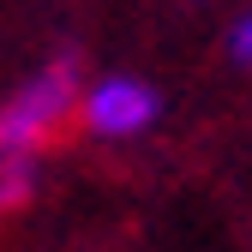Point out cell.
<instances>
[{"mask_svg":"<svg viewBox=\"0 0 252 252\" xmlns=\"http://www.w3.org/2000/svg\"><path fill=\"white\" fill-rule=\"evenodd\" d=\"M84 96V72H78V54H60L48 60L42 72H30L6 102H0V144H12V150H48L60 138V126L72 120Z\"/></svg>","mask_w":252,"mask_h":252,"instance_id":"obj_1","label":"cell"},{"mask_svg":"<svg viewBox=\"0 0 252 252\" xmlns=\"http://www.w3.org/2000/svg\"><path fill=\"white\" fill-rule=\"evenodd\" d=\"M78 114L96 138H138L156 126V114H162V96L144 84V78H126V72H108L96 84H84L78 96Z\"/></svg>","mask_w":252,"mask_h":252,"instance_id":"obj_2","label":"cell"},{"mask_svg":"<svg viewBox=\"0 0 252 252\" xmlns=\"http://www.w3.org/2000/svg\"><path fill=\"white\" fill-rule=\"evenodd\" d=\"M36 174H42V156H36V150H12V144H0V216H12L18 204H30Z\"/></svg>","mask_w":252,"mask_h":252,"instance_id":"obj_3","label":"cell"},{"mask_svg":"<svg viewBox=\"0 0 252 252\" xmlns=\"http://www.w3.org/2000/svg\"><path fill=\"white\" fill-rule=\"evenodd\" d=\"M228 54L240 60V66H252V6L234 18V30H228Z\"/></svg>","mask_w":252,"mask_h":252,"instance_id":"obj_4","label":"cell"}]
</instances>
